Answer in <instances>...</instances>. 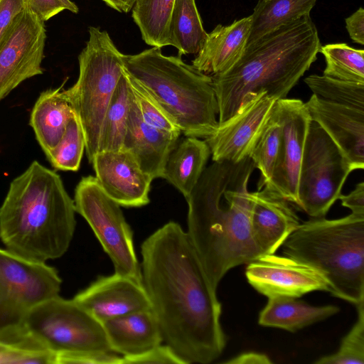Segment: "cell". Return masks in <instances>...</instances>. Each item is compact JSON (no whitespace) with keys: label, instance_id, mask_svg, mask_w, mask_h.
<instances>
[{"label":"cell","instance_id":"obj_1","mask_svg":"<svg viewBox=\"0 0 364 364\" xmlns=\"http://www.w3.org/2000/svg\"><path fill=\"white\" fill-rule=\"evenodd\" d=\"M142 284L163 342L185 364H208L222 354L226 336L221 304L186 231L170 221L141 244Z\"/></svg>","mask_w":364,"mask_h":364},{"label":"cell","instance_id":"obj_2","mask_svg":"<svg viewBox=\"0 0 364 364\" xmlns=\"http://www.w3.org/2000/svg\"><path fill=\"white\" fill-rule=\"evenodd\" d=\"M255 168L249 156L237 163L213 161L186 198V232L215 289L230 269L264 255L250 225L247 186Z\"/></svg>","mask_w":364,"mask_h":364},{"label":"cell","instance_id":"obj_3","mask_svg":"<svg viewBox=\"0 0 364 364\" xmlns=\"http://www.w3.org/2000/svg\"><path fill=\"white\" fill-rule=\"evenodd\" d=\"M75 213L60 176L34 161L11 181L0 207V239L30 260L59 258L73 240Z\"/></svg>","mask_w":364,"mask_h":364},{"label":"cell","instance_id":"obj_4","mask_svg":"<svg viewBox=\"0 0 364 364\" xmlns=\"http://www.w3.org/2000/svg\"><path fill=\"white\" fill-rule=\"evenodd\" d=\"M321 47L310 14L286 23L247 44L237 62L212 75L218 104V124L237 112L247 97L265 92L286 98L316 60Z\"/></svg>","mask_w":364,"mask_h":364},{"label":"cell","instance_id":"obj_5","mask_svg":"<svg viewBox=\"0 0 364 364\" xmlns=\"http://www.w3.org/2000/svg\"><path fill=\"white\" fill-rule=\"evenodd\" d=\"M123 64L186 136L205 139L215 130L219 110L210 75L159 47L124 54Z\"/></svg>","mask_w":364,"mask_h":364},{"label":"cell","instance_id":"obj_6","mask_svg":"<svg viewBox=\"0 0 364 364\" xmlns=\"http://www.w3.org/2000/svg\"><path fill=\"white\" fill-rule=\"evenodd\" d=\"M283 254L316 270L332 295L364 301V215L301 223L283 243Z\"/></svg>","mask_w":364,"mask_h":364},{"label":"cell","instance_id":"obj_7","mask_svg":"<svg viewBox=\"0 0 364 364\" xmlns=\"http://www.w3.org/2000/svg\"><path fill=\"white\" fill-rule=\"evenodd\" d=\"M88 32L86 46L78 56V78L65 92L80 120L92 164L105 112L124 72V54L107 31L90 26Z\"/></svg>","mask_w":364,"mask_h":364},{"label":"cell","instance_id":"obj_8","mask_svg":"<svg viewBox=\"0 0 364 364\" xmlns=\"http://www.w3.org/2000/svg\"><path fill=\"white\" fill-rule=\"evenodd\" d=\"M56 355L83 352L114 353L102 323L73 299L55 296L32 309L17 326L5 330Z\"/></svg>","mask_w":364,"mask_h":364},{"label":"cell","instance_id":"obj_9","mask_svg":"<svg viewBox=\"0 0 364 364\" xmlns=\"http://www.w3.org/2000/svg\"><path fill=\"white\" fill-rule=\"evenodd\" d=\"M76 213L87 221L104 251L113 263L114 272L142 284L141 264L135 253L133 232L120 205L103 191L96 177H82L75 190Z\"/></svg>","mask_w":364,"mask_h":364},{"label":"cell","instance_id":"obj_10","mask_svg":"<svg viewBox=\"0 0 364 364\" xmlns=\"http://www.w3.org/2000/svg\"><path fill=\"white\" fill-rule=\"evenodd\" d=\"M351 171L336 144L311 120L299 171L297 207L311 218L325 217Z\"/></svg>","mask_w":364,"mask_h":364},{"label":"cell","instance_id":"obj_11","mask_svg":"<svg viewBox=\"0 0 364 364\" xmlns=\"http://www.w3.org/2000/svg\"><path fill=\"white\" fill-rule=\"evenodd\" d=\"M62 279L46 262L0 247V330L18 326L41 302L59 295Z\"/></svg>","mask_w":364,"mask_h":364},{"label":"cell","instance_id":"obj_12","mask_svg":"<svg viewBox=\"0 0 364 364\" xmlns=\"http://www.w3.org/2000/svg\"><path fill=\"white\" fill-rule=\"evenodd\" d=\"M46 30L27 5L0 45V101L24 80L41 75Z\"/></svg>","mask_w":364,"mask_h":364},{"label":"cell","instance_id":"obj_13","mask_svg":"<svg viewBox=\"0 0 364 364\" xmlns=\"http://www.w3.org/2000/svg\"><path fill=\"white\" fill-rule=\"evenodd\" d=\"M282 124L278 161L269 182L264 186L298 206V183L311 117L305 103L298 99L277 101Z\"/></svg>","mask_w":364,"mask_h":364},{"label":"cell","instance_id":"obj_14","mask_svg":"<svg viewBox=\"0 0 364 364\" xmlns=\"http://www.w3.org/2000/svg\"><path fill=\"white\" fill-rule=\"evenodd\" d=\"M277 101L265 92L246 97L236 114L204 139L212 160L237 163L249 156Z\"/></svg>","mask_w":364,"mask_h":364},{"label":"cell","instance_id":"obj_15","mask_svg":"<svg viewBox=\"0 0 364 364\" xmlns=\"http://www.w3.org/2000/svg\"><path fill=\"white\" fill-rule=\"evenodd\" d=\"M245 275L249 284L267 298H299L314 291H328L321 274L287 256L264 255L247 264Z\"/></svg>","mask_w":364,"mask_h":364},{"label":"cell","instance_id":"obj_16","mask_svg":"<svg viewBox=\"0 0 364 364\" xmlns=\"http://www.w3.org/2000/svg\"><path fill=\"white\" fill-rule=\"evenodd\" d=\"M92 164L103 191L120 206L137 208L149 203L153 180L129 151L97 152Z\"/></svg>","mask_w":364,"mask_h":364},{"label":"cell","instance_id":"obj_17","mask_svg":"<svg viewBox=\"0 0 364 364\" xmlns=\"http://www.w3.org/2000/svg\"><path fill=\"white\" fill-rule=\"evenodd\" d=\"M73 299L102 323L132 312L151 310L144 286L115 272L98 277Z\"/></svg>","mask_w":364,"mask_h":364},{"label":"cell","instance_id":"obj_18","mask_svg":"<svg viewBox=\"0 0 364 364\" xmlns=\"http://www.w3.org/2000/svg\"><path fill=\"white\" fill-rule=\"evenodd\" d=\"M311 119L336 144L353 171L364 168V109L312 95L305 103Z\"/></svg>","mask_w":364,"mask_h":364},{"label":"cell","instance_id":"obj_19","mask_svg":"<svg viewBox=\"0 0 364 364\" xmlns=\"http://www.w3.org/2000/svg\"><path fill=\"white\" fill-rule=\"evenodd\" d=\"M252 236L264 255L274 254L301 221L290 203L266 187L250 193Z\"/></svg>","mask_w":364,"mask_h":364},{"label":"cell","instance_id":"obj_20","mask_svg":"<svg viewBox=\"0 0 364 364\" xmlns=\"http://www.w3.org/2000/svg\"><path fill=\"white\" fill-rule=\"evenodd\" d=\"M179 136L146 123L133 97L122 149L134 156L142 171L152 180L163 178L166 160L178 142Z\"/></svg>","mask_w":364,"mask_h":364},{"label":"cell","instance_id":"obj_21","mask_svg":"<svg viewBox=\"0 0 364 364\" xmlns=\"http://www.w3.org/2000/svg\"><path fill=\"white\" fill-rule=\"evenodd\" d=\"M252 16L230 25H218L207 37L192 65L208 75L225 73L240 58L246 47Z\"/></svg>","mask_w":364,"mask_h":364},{"label":"cell","instance_id":"obj_22","mask_svg":"<svg viewBox=\"0 0 364 364\" xmlns=\"http://www.w3.org/2000/svg\"><path fill=\"white\" fill-rule=\"evenodd\" d=\"M114 353L135 355L161 344L159 323L151 310L119 316L102 322Z\"/></svg>","mask_w":364,"mask_h":364},{"label":"cell","instance_id":"obj_23","mask_svg":"<svg viewBox=\"0 0 364 364\" xmlns=\"http://www.w3.org/2000/svg\"><path fill=\"white\" fill-rule=\"evenodd\" d=\"M64 83L41 92L31 114L30 125L45 154L55 147L76 115L63 88Z\"/></svg>","mask_w":364,"mask_h":364},{"label":"cell","instance_id":"obj_24","mask_svg":"<svg viewBox=\"0 0 364 364\" xmlns=\"http://www.w3.org/2000/svg\"><path fill=\"white\" fill-rule=\"evenodd\" d=\"M336 305L312 306L298 298L276 296L268 301L259 312L258 323L265 327H273L296 332L315 323L323 321L337 313Z\"/></svg>","mask_w":364,"mask_h":364},{"label":"cell","instance_id":"obj_25","mask_svg":"<svg viewBox=\"0 0 364 364\" xmlns=\"http://www.w3.org/2000/svg\"><path fill=\"white\" fill-rule=\"evenodd\" d=\"M210 156V150L205 140L186 136L169 154L163 178L186 198L198 182Z\"/></svg>","mask_w":364,"mask_h":364},{"label":"cell","instance_id":"obj_26","mask_svg":"<svg viewBox=\"0 0 364 364\" xmlns=\"http://www.w3.org/2000/svg\"><path fill=\"white\" fill-rule=\"evenodd\" d=\"M132 100V92L124 70L102 120L97 152L122 149Z\"/></svg>","mask_w":364,"mask_h":364},{"label":"cell","instance_id":"obj_27","mask_svg":"<svg viewBox=\"0 0 364 364\" xmlns=\"http://www.w3.org/2000/svg\"><path fill=\"white\" fill-rule=\"evenodd\" d=\"M207 35L196 0H175L169 23V46L175 47L180 56L197 54Z\"/></svg>","mask_w":364,"mask_h":364},{"label":"cell","instance_id":"obj_28","mask_svg":"<svg viewBox=\"0 0 364 364\" xmlns=\"http://www.w3.org/2000/svg\"><path fill=\"white\" fill-rule=\"evenodd\" d=\"M316 1L259 0L251 14L252 25L247 45L286 23L309 14Z\"/></svg>","mask_w":364,"mask_h":364},{"label":"cell","instance_id":"obj_29","mask_svg":"<svg viewBox=\"0 0 364 364\" xmlns=\"http://www.w3.org/2000/svg\"><path fill=\"white\" fill-rule=\"evenodd\" d=\"M174 1H135L132 16L149 46L161 48L169 46V23Z\"/></svg>","mask_w":364,"mask_h":364},{"label":"cell","instance_id":"obj_30","mask_svg":"<svg viewBox=\"0 0 364 364\" xmlns=\"http://www.w3.org/2000/svg\"><path fill=\"white\" fill-rule=\"evenodd\" d=\"M282 141V124L277 102L249 155L260 172L258 190L270 181L276 167Z\"/></svg>","mask_w":364,"mask_h":364},{"label":"cell","instance_id":"obj_31","mask_svg":"<svg viewBox=\"0 0 364 364\" xmlns=\"http://www.w3.org/2000/svg\"><path fill=\"white\" fill-rule=\"evenodd\" d=\"M326 68L323 75L348 82L364 84V50L346 43H331L320 47Z\"/></svg>","mask_w":364,"mask_h":364},{"label":"cell","instance_id":"obj_32","mask_svg":"<svg viewBox=\"0 0 364 364\" xmlns=\"http://www.w3.org/2000/svg\"><path fill=\"white\" fill-rule=\"evenodd\" d=\"M304 82L314 95L333 102L364 109V84L311 75Z\"/></svg>","mask_w":364,"mask_h":364},{"label":"cell","instance_id":"obj_33","mask_svg":"<svg viewBox=\"0 0 364 364\" xmlns=\"http://www.w3.org/2000/svg\"><path fill=\"white\" fill-rule=\"evenodd\" d=\"M85 149L84 133L75 115L69 121L55 147L46 152V155L55 169L76 171L80 168Z\"/></svg>","mask_w":364,"mask_h":364},{"label":"cell","instance_id":"obj_34","mask_svg":"<svg viewBox=\"0 0 364 364\" xmlns=\"http://www.w3.org/2000/svg\"><path fill=\"white\" fill-rule=\"evenodd\" d=\"M358 318L348 333L343 338L338 350L321 357L316 364L364 363V301L357 306Z\"/></svg>","mask_w":364,"mask_h":364},{"label":"cell","instance_id":"obj_35","mask_svg":"<svg viewBox=\"0 0 364 364\" xmlns=\"http://www.w3.org/2000/svg\"><path fill=\"white\" fill-rule=\"evenodd\" d=\"M127 75L134 101L142 119L155 128L180 136L181 133L180 129L157 101L138 81L128 73Z\"/></svg>","mask_w":364,"mask_h":364},{"label":"cell","instance_id":"obj_36","mask_svg":"<svg viewBox=\"0 0 364 364\" xmlns=\"http://www.w3.org/2000/svg\"><path fill=\"white\" fill-rule=\"evenodd\" d=\"M55 354L0 338V364H55Z\"/></svg>","mask_w":364,"mask_h":364},{"label":"cell","instance_id":"obj_37","mask_svg":"<svg viewBox=\"0 0 364 364\" xmlns=\"http://www.w3.org/2000/svg\"><path fill=\"white\" fill-rule=\"evenodd\" d=\"M185 364L166 344L158 345L142 353L122 356V364Z\"/></svg>","mask_w":364,"mask_h":364},{"label":"cell","instance_id":"obj_38","mask_svg":"<svg viewBox=\"0 0 364 364\" xmlns=\"http://www.w3.org/2000/svg\"><path fill=\"white\" fill-rule=\"evenodd\" d=\"M55 364H122L114 353L83 352L56 355Z\"/></svg>","mask_w":364,"mask_h":364},{"label":"cell","instance_id":"obj_39","mask_svg":"<svg viewBox=\"0 0 364 364\" xmlns=\"http://www.w3.org/2000/svg\"><path fill=\"white\" fill-rule=\"evenodd\" d=\"M26 7V0H0V45Z\"/></svg>","mask_w":364,"mask_h":364},{"label":"cell","instance_id":"obj_40","mask_svg":"<svg viewBox=\"0 0 364 364\" xmlns=\"http://www.w3.org/2000/svg\"><path fill=\"white\" fill-rule=\"evenodd\" d=\"M28 6L43 21H46L65 9L59 0H26Z\"/></svg>","mask_w":364,"mask_h":364},{"label":"cell","instance_id":"obj_41","mask_svg":"<svg viewBox=\"0 0 364 364\" xmlns=\"http://www.w3.org/2000/svg\"><path fill=\"white\" fill-rule=\"evenodd\" d=\"M338 199L341 205L351 210L352 213L364 215V182H360L348 194H341Z\"/></svg>","mask_w":364,"mask_h":364},{"label":"cell","instance_id":"obj_42","mask_svg":"<svg viewBox=\"0 0 364 364\" xmlns=\"http://www.w3.org/2000/svg\"><path fill=\"white\" fill-rule=\"evenodd\" d=\"M346 27L350 38L357 43L364 44V10L359 8L346 18Z\"/></svg>","mask_w":364,"mask_h":364},{"label":"cell","instance_id":"obj_43","mask_svg":"<svg viewBox=\"0 0 364 364\" xmlns=\"http://www.w3.org/2000/svg\"><path fill=\"white\" fill-rule=\"evenodd\" d=\"M228 364H270L272 361L269 357L262 353L245 352L223 362Z\"/></svg>","mask_w":364,"mask_h":364},{"label":"cell","instance_id":"obj_44","mask_svg":"<svg viewBox=\"0 0 364 364\" xmlns=\"http://www.w3.org/2000/svg\"><path fill=\"white\" fill-rule=\"evenodd\" d=\"M108 6L112 8L113 9L121 12V13H128L129 12L136 0H102Z\"/></svg>","mask_w":364,"mask_h":364},{"label":"cell","instance_id":"obj_45","mask_svg":"<svg viewBox=\"0 0 364 364\" xmlns=\"http://www.w3.org/2000/svg\"><path fill=\"white\" fill-rule=\"evenodd\" d=\"M65 6V9L74 13L77 14L78 13V7L77 5L71 1L70 0H59Z\"/></svg>","mask_w":364,"mask_h":364}]
</instances>
